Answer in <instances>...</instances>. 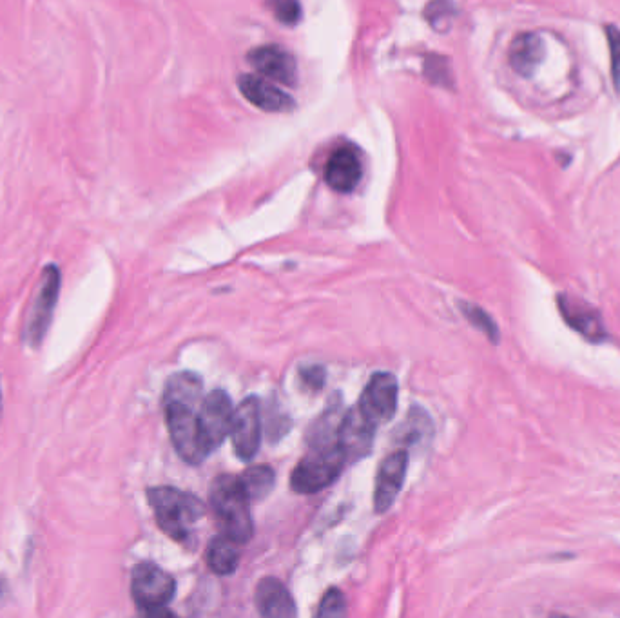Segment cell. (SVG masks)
Returning <instances> with one entry per match:
<instances>
[{
    "mask_svg": "<svg viewBox=\"0 0 620 618\" xmlns=\"http://www.w3.org/2000/svg\"><path fill=\"white\" fill-rule=\"evenodd\" d=\"M209 501L214 517L222 528L223 535L231 537L238 544L251 541L254 524L251 517V499L243 490L242 483L234 475H218L211 486Z\"/></svg>",
    "mask_w": 620,
    "mask_h": 618,
    "instance_id": "obj_1",
    "label": "cell"
},
{
    "mask_svg": "<svg viewBox=\"0 0 620 618\" xmlns=\"http://www.w3.org/2000/svg\"><path fill=\"white\" fill-rule=\"evenodd\" d=\"M151 508L155 510L156 522L171 539L187 541L194 522L204 517V504L191 493L180 492L171 486H158L147 492Z\"/></svg>",
    "mask_w": 620,
    "mask_h": 618,
    "instance_id": "obj_2",
    "label": "cell"
},
{
    "mask_svg": "<svg viewBox=\"0 0 620 618\" xmlns=\"http://www.w3.org/2000/svg\"><path fill=\"white\" fill-rule=\"evenodd\" d=\"M343 464L345 455L341 452L338 441L312 446L309 454L301 459L292 472V490L303 495L321 492L338 479Z\"/></svg>",
    "mask_w": 620,
    "mask_h": 618,
    "instance_id": "obj_3",
    "label": "cell"
},
{
    "mask_svg": "<svg viewBox=\"0 0 620 618\" xmlns=\"http://www.w3.org/2000/svg\"><path fill=\"white\" fill-rule=\"evenodd\" d=\"M164 403L165 421L176 452L185 463H202L211 450L205 443L200 421L194 414L193 406L178 401H164Z\"/></svg>",
    "mask_w": 620,
    "mask_h": 618,
    "instance_id": "obj_4",
    "label": "cell"
},
{
    "mask_svg": "<svg viewBox=\"0 0 620 618\" xmlns=\"http://www.w3.org/2000/svg\"><path fill=\"white\" fill-rule=\"evenodd\" d=\"M176 582L169 573L151 562L138 564L131 577V593L138 608L149 617L173 615L165 608L175 597Z\"/></svg>",
    "mask_w": 620,
    "mask_h": 618,
    "instance_id": "obj_5",
    "label": "cell"
},
{
    "mask_svg": "<svg viewBox=\"0 0 620 618\" xmlns=\"http://www.w3.org/2000/svg\"><path fill=\"white\" fill-rule=\"evenodd\" d=\"M358 406L376 426L390 421L398 410V379L388 372L374 374L363 390Z\"/></svg>",
    "mask_w": 620,
    "mask_h": 618,
    "instance_id": "obj_6",
    "label": "cell"
},
{
    "mask_svg": "<svg viewBox=\"0 0 620 618\" xmlns=\"http://www.w3.org/2000/svg\"><path fill=\"white\" fill-rule=\"evenodd\" d=\"M231 437L234 452L243 461H249L258 454L262 443V410L256 397H247L242 405L234 410Z\"/></svg>",
    "mask_w": 620,
    "mask_h": 618,
    "instance_id": "obj_7",
    "label": "cell"
},
{
    "mask_svg": "<svg viewBox=\"0 0 620 618\" xmlns=\"http://www.w3.org/2000/svg\"><path fill=\"white\" fill-rule=\"evenodd\" d=\"M233 417L231 397L227 396L223 390H214L207 396L200 408L198 421H200V428H202V434H204L209 450L218 448L231 435Z\"/></svg>",
    "mask_w": 620,
    "mask_h": 618,
    "instance_id": "obj_8",
    "label": "cell"
},
{
    "mask_svg": "<svg viewBox=\"0 0 620 618\" xmlns=\"http://www.w3.org/2000/svg\"><path fill=\"white\" fill-rule=\"evenodd\" d=\"M363 178V160L356 145L341 144L330 153L325 182L336 193H352Z\"/></svg>",
    "mask_w": 620,
    "mask_h": 618,
    "instance_id": "obj_9",
    "label": "cell"
},
{
    "mask_svg": "<svg viewBox=\"0 0 620 618\" xmlns=\"http://www.w3.org/2000/svg\"><path fill=\"white\" fill-rule=\"evenodd\" d=\"M249 64L256 69L262 77L269 78L281 86L292 87L298 82V64L287 49L269 44L252 49L247 55Z\"/></svg>",
    "mask_w": 620,
    "mask_h": 618,
    "instance_id": "obj_10",
    "label": "cell"
},
{
    "mask_svg": "<svg viewBox=\"0 0 620 618\" xmlns=\"http://www.w3.org/2000/svg\"><path fill=\"white\" fill-rule=\"evenodd\" d=\"M376 425L361 410L354 408L338 426V445L345 461H359L372 450Z\"/></svg>",
    "mask_w": 620,
    "mask_h": 618,
    "instance_id": "obj_11",
    "label": "cell"
},
{
    "mask_svg": "<svg viewBox=\"0 0 620 618\" xmlns=\"http://www.w3.org/2000/svg\"><path fill=\"white\" fill-rule=\"evenodd\" d=\"M238 87L252 106L262 109L265 113H289L296 106L294 98L287 91H283L272 80L262 75L252 73L242 75L238 78Z\"/></svg>",
    "mask_w": 620,
    "mask_h": 618,
    "instance_id": "obj_12",
    "label": "cell"
},
{
    "mask_svg": "<svg viewBox=\"0 0 620 618\" xmlns=\"http://www.w3.org/2000/svg\"><path fill=\"white\" fill-rule=\"evenodd\" d=\"M408 454L405 450H398L388 455L383 464L379 466L376 477V490H374V510L385 513L396 501L405 477H407Z\"/></svg>",
    "mask_w": 620,
    "mask_h": 618,
    "instance_id": "obj_13",
    "label": "cell"
},
{
    "mask_svg": "<svg viewBox=\"0 0 620 618\" xmlns=\"http://www.w3.org/2000/svg\"><path fill=\"white\" fill-rule=\"evenodd\" d=\"M60 289V272L57 267H48L42 278V287H40L39 296L35 301V307L31 312L30 323L26 330V338L30 339L31 345H37L40 339L44 338L46 330L51 321V314L57 303Z\"/></svg>",
    "mask_w": 620,
    "mask_h": 618,
    "instance_id": "obj_14",
    "label": "cell"
},
{
    "mask_svg": "<svg viewBox=\"0 0 620 618\" xmlns=\"http://www.w3.org/2000/svg\"><path fill=\"white\" fill-rule=\"evenodd\" d=\"M256 608L260 611V615L269 618H292L298 613L289 590L281 584L280 580L272 579V577L263 579L258 584Z\"/></svg>",
    "mask_w": 620,
    "mask_h": 618,
    "instance_id": "obj_15",
    "label": "cell"
},
{
    "mask_svg": "<svg viewBox=\"0 0 620 618\" xmlns=\"http://www.w3.org/2000/svg\"><path fill=\"white\" fill-rule=\"evenodd\" d=\"M546 55L543 39L537 33H521L515 37L510 51H508V60L510 66L517 75L521 77H532L535 69L541 66V62Z\"/></svg>",
    "mask_w": 620,
    "mask_h": 618,
    "instance_id": "obj_16",
    "label": "cell"
},
{
    "mask_svg": "<svg viewBox=\"0 0 620 618\" xmlns=\"http://www.w3.org/2000/svg\"><path fill=\"white\" fill-rule=\"evenodd\" d=\"M559 307H561L562 318L568 321L570 327L581 332L584 338L591 339V341H601L606 338L601 316L586 303L570 298V296H559Z\"/></svg>",
    "mask_w": 620,
    "mask_h": 618,
    "instance_id": "obj_17",
    "label": "cell"
},
{
    "mask_svg": "<svg viewBox=\"0 0 620 618\" xmlns=\"http://www.w3.org/2000/svg\"><path fill=\"white\" fill-rule=\"evenodd\" d=\"M236 544L238 542H234L227 535L214 537L211 544H209V548H207V564H209V568L216 575H233L236 568H238L240 553H238Z\"/></svg>",
    "mask_w": 620,
    "mask_h": 618,
    "instance_id": "obj_18",
    "label": "cell"
},
{
    "mask_svg": "<svg viewBox=\"0 0 620 618\" xmlns=\"http://www.w3.org/2000/svg\"><path fill=\"white\" fill-rule=\"evenodd\" d=\"M200 397H202V379L189 372H180L171 377L165 387L164 401H178L194 408Z\"/></svg>",
    "mask_w": 620,
    "mask_h": 618,
    "instance_id": "obj_19",
    "label": "cell"
},
{
    "mask_svg": "<svg viewBox=\"0 0 620 618\" xmlns=\"http://www.w3.org/2000/svg\"><path fill=\"white\" fill-rule=\"evenodd\" d=\"M238 479H240L247 497L251 499V503L265 499L272 492L274 481H276L271 466H265V464L252 466L249 470H245Z\"/></svg>",
    "mask_w": 620,
    "mask_h": 618,
    "instance_id": "obj_20",
    "label": "cell"
},
{
    "mask_svg": "<svg viewBox=\"0 0 620 618\" xmlns=\"http://www.w3.org/2000/svg\"><path fill=\"white\" fill-rule=\"evenodd\" d=\"M428 24L437 31H446L456 17V8L452 0H432L425 10Z\"/></svg>",
    "mask_w": 620,
    "mask_h": 618,
    "instance_id": "obj_21",
    "label": "cell"
},
{
    "mask_svg": "<svg viewBox=\"0 0 620 618\" xmlns=\"http://www.w3.org/2000/svg\"><path fill=\"white\" fill-rule=\"evenodd\" d=\"M267 6L283 26H296L303 15L300 0H267Z\"/></svg>",
    "mask_w": 620,
    "mask_h": 618,
    "instance_id": "obj_22",
    "label": "cell"
},
{
    "mask_svg": "<svg viewBox=\"0 0 620 618\" xmlns=\"http://www.w3.org/2000/svg\"><path fill=\"white\" fill-rule=\"evenodd\" d=\"M425 77L437 86L452 87V69L445 57L428 55L425 58Z\"/></svg>",
    "mask_w": 620,
    "mask_h": 618,
    "instance_id": "obj_23",
    "label": "cell"
},
{
    "mask_svg": "<svg viewBox=\"0 0 620 618\" xmlns=\"http://www.w3.org/2000/svg\"><path fill=\"white\" fill-rule=\"evenodd\" d=\"M461 309H463V314H465L466 319H468L474 327L483 330L486 336L492 339L494 343L499 341V330H497V325H495L494 319L486 314L485 310H481L479 307H475V305H470V303H463Z\"/></svg>",
    "mask_w": 620,
    "mask_h": 618,
    "instance_id": "obj_24",
    "label": "cell"
},
{
    "mask_svg": "<svg viewBox=\"0 0 620 618\" xmlns=\"http://www.w3.org/2000/svg\"><path fill=\"white\" fill-rule=\"evenodd\" d=\"M345 613H347V606H345L343 593L340 590H336V588H332L321 600L318 617H343Z\"/></svg>",
    "mask_w": 620,
    "mask_h": 618,
    "instance_id": "obj_25",
    "label": "cell"
},
{
    "mask_svg": "<svg viewBox=\"0 0 620 618\" xmlns=\"http://www.w3.org/2000/svg\"><path fill=\"white\" fill-rule=\"evenodd\" d=\"M606 37L610 42L611 73H613L615 84L620 87V29L615 28V26H608Z\"/></svg>",
    "mask_w": 620,
    "mask_h": 618,
    "instance_id": "obj_26",
    "label": "cell"
},
{
    "mask_svg": "<svg viewBox=\"0 0 620 618\" xmlns=\"http://www.w3.org/2000/svg\"><path fill=\"white\" fill-rule=\"evenodd\" d=\"M301 381L305 387L320 390L323 381H325V370L321 367H309L301 370Z\"/></svg>",
    "mask_w": 620,
    "mask_h": 618,
    "instance_id": "obj_27",
    "label": "cell"
},
{
    "mask_svg": "<svg viewBox=\"0 0 620 618\" xmlns=\"http://www.w3.org/2000/svg\"><path fill=\"white\" fill-rule=\"evenodd\" d=\"M0 406H2V401H0Z\"/></svg>",
    "mask_w": 620,
    "mask_h": 618,
    "instance_id": "obj_28",
    "label": "cell"
}]
</instances>
